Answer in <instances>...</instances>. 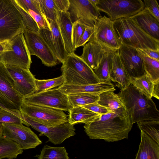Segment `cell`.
<instances>
[{
    "instance_id": "1",
    "label": "cell",
    "mask_w": 159,
    "mask_h": 159,
    "mask_svg": "<svg viewBox=\"0 0 159 159\" xmlns=\"http://www.w3.org/2000/svg\"><path fill=\"white\" fill-rule=\"evenodd\" d=\"M132 126L130 116L123 107L100 115L93 121L85 124L84 127L90 139L113 142L128 139Z\"/></svg>"
},
{
    "instance_id": "2",
    "label": "cell",
    "mask_w": 159,
    "mask_h": 159,
    "mask_svg": "<svg viewBox=\"0 0 159 159\" xmlns=\"http://www.w3.org/2000/svg\"><path fill=\"white\" fill-rule=\"evenodd\" d=\"M117 94L130 116L133 125L142 121H159V111L152 98L132 84Z\"/></svg>"
},
{
    "instance_id": "3",
    "label": "cell",
    "mask_w": 159,
    "mask_h": 159,
    "mask_svg": "<svg viewBox=\"0 0 159 159\" xmlns=\"http://www.w3.org/2000/svg\"><path fill=\"white\" fill-rule=\"evenodd\" d=\"M113 21L114 28L122 45L136 49L159 51V40L145 33L131 18Z\"/></svg>"
},
{
    "instance_id": "4",
    "label": "cell",
    "mask_w": 159,
    "mask_h": 159,
    "mask_svg": "<svg viewBox=\"0 0 159 159\" xmlns=\"http://www.w3.org/2000/svg\"><path fill=\"white\" fill-rule=\"evenodd\" d=\"M62 64L61 70L64 84L88 85L100 83L93 70L75 53L68 54Z\"/></svg>"
},
{
    "instance_id": "5",
    "label": "cell",
    "mask_w": 159,
    "mask_h": 159,
    "mask_svg": "<svg viewBox=\"0 0 159 159\" xmlns=\"http://www.w3.org/2000/svg\"><path fill=\"white\" fill-rule=\"evenodd\" d=\"M26 28L11 0H0V42L10 41L23 34Z\"/></svg>"
},
{
    "instance_id": "6",
    "label": "cell",
    "mask_w": 159,
    "mask_h": 159,
    "mask_svg": "<svg viewBox=\"0 0 159 159\" xmlns=\"http://www.w3.org/2000/svg\"><path fill=\"white\" fill-rule=\"evenodd\" d=\"M1 61L5 65L30 70L32 61L23 34L9 41L6 50L0 54Z\"/></svg>"
},
{
    "instance_id": "7",
    "label": "cell",
    "mask_w": 159,
    "mask_h": 159,
    "mask_svg": "<svg viewBox=\"0 0 159 159\" xmlns=\"http://www.w3.org/2000/svg\"><path fill=\"white\" fill-rule=\"evenodd\" d=\"M88 42L112 51H117L122 45L114 28V21L105 16H100L95 22Z\"/></svg>"
},
{
    "instance_id": "8",
    "label": "cell",
    "mask_w": 159,
    "mask_h": 159,
    "mask_svg": "<svg viewBox=\"0 0 159 159\" xmlns=\"http://www.w3.org/2000/svg\"><path fill=\"white\" fill-rule=\"evenodd\" d=\"M96 6L100 11L106 13L113 21L130 17L144 8L141 0H98Z\"/></svg>"
},
{
    "instance_id": "9",
    "label": "cell",
    "mask_w": 159,
    "mask_h": 159,
    "mask_svg": "<svg viewBox=\"0 0 159 159\" xmlns=\"http://www.w3.org/2000/svg\"><path fill=\"white\" fill-rule=\"evenodd\" d=\"M23 103L53 109L69 111L72 106L67 95L61 92L58 88L37 92L24 97Z\"/></svg>"
},
{
    "instance_id": "10",
    "label": "cell",
    "mask_w": 159,
    "mask_h": 159,
    "mask_svg": "<svg viewBox=\"0 0 159 159\" xmlns=\"http://www.w3.org/2000/svg\"><path fill=\"white\" fill-rule=\"evenodd\" d=\"M23 98L16 90L5 65L0 62V108L21 112Z\"/></svg>"
},
{
    "instance_id": "11",
    "label": "cell",
    "mask_w": 159,
    "mask_h": 159,
    "mask_svg": "<svg viewBox=\"0 0 159 159\" xmlns=\"http://www.w3.org/2000/svg\"><path fill=\"white\" fill-rule=\"evenodd\" d=\"M21 112L33 120L50 126H56L68 122V115L63 111L23 103Z\"/></svg>"
},
{
    "instance_id": "12",
    "label": "cell",
    "mask_w": 159,
    "mask_h": 159,
    "mask_svg": "<svg viewBox=\"0 0 159 159\" xmlns=\"http://www.w3.org/2000/svg\"><path fill=\"white\" fill-rule=\"evenodd\" d=\"M21 112L23 124L28 126H31L40 133L39 136H46L48 138V141L55 145L61 144L65 139L75 134V129L74 125L68 122L56 126L44 125L33 120Z\"/></svg>"
},
{
    "instance_id": "13",
    "label": "cell",
    "mask_w": 159,
    "mask_h": 159,
    "mask_svg": "<svg viewBox=\"0 0 159 159\" xmlns=\"http://www.w3.org/2000/svg\"><path fill=\"white\" fill-rule=\"evenodd\" d=\"M2 124V135L16 143L23 150L35 148L42 143L37 135L23 124Z\"/></svg>"
},
{
    "instance_id": "14",
    "label": "cell",
    "mask_w": 159,
    "mask_h": 159,
    "mask_svg": "<svg viewBox=\"0 0 159 159\" xmlns=\"http://www.w3.org/2000/svg\"><path fill=\"white\" fill-rule=\"evenodd\" d=\"M30 55H35L48 67L55 66L58 60L38 31L26 29L23 33Z\"/></svg>"
},
{
    "instance_id": "15",
    "label": "cell",
    "mask_w": 159,
    "mask_h": 159,
    "mask_svg": "<svg viewBox=\"0 0 159 159\" xmlns=\"http://www.w3.org/2000/svg\"><path fill=\"white\" fill-rule=\"evenodd\" d=\"M70 7L68 11L73 23L78 21L86 26L93 27L101 16L96 5L90 0H69Z\"/></svg>"
},
{
    "instance_id": "16",
    "label": "cell",
    "mask_w": 159,
    "mask_h": 159,
    "mask_svg": "<svg viewBox=\"0 0 159 159\" xmlns=\"http://www.w3.org/2000/svg\"><path fill=\"white\" fill-rule=\"evenodd\" d=\"M47 19L50 29H39L38 32L58 61L62 63L69 54L65 48L57 20Z\"/></svg>"
},
{
    "instance_id": "17",
    "label": "cell",
    "mask_w": 159,
    "mask_h": 159,
    "mask_svg": "<svg viewBox=\"0 0 159 159\" xmlns=\"http://www.w3.org/2000/svg\"><path fill=\"white\" fill-rule=\"evenodd\" d=\"M5 66L16 90L22 97L23 98L37 92L36 79L30 70L16 66Z\"/></svg>"
},
{
    "instance_id": "18",
    "label": "cell",
    "mask_w": 159,
    "mask_h": 159,
    "mask_svg": "<svg viewBox=\"0 0 159 159\" xmlns=\"http://www.w3.org/2000/svg\"><path fill=\"white\" fill-rule=\"evenodd\" d=\"M118 51L121 61L130 77L146 75L143 58L136 49L122 44Z\"/></svg>"
},
{
    "instance_id": "19",
    "label": "cell",
    "mask_w": 159,
    "mask_h": 159,
    "mask_svg": "<svg viewBox=\"0 0 159 159\" xmlns=\"http://www.w3.org/2000/svg\"><path fill=\"white\" fill-rule=\"evenodd\" d=\"M60 91L67 95L75 93H89L99 95L110 90H116L110 80L104 82L88 85H75L63 84L58 87Z\"/></svg>"
},
{
    "instance_id": "20",
    "label": "cell",
    "mask_w": 159,
    "mask_h": 159,
    "mask_svg": "<svg viewBox=\"0 0 159 159\" xmlns=\"http://www.w3.org/2000/svg\"><path fill=\"white\" fill-rule=\"evenodd\" d=\"M130 17L145 33L159 40V21L147 9L144 8Z\"/></svg>"
},
{
    "instance_id": "21",
    "label": "cell",
    "mask_w": 159,
    "mask_h": 159,
    "mask_svg": "<svg viewBox=\"0 0 159 159\" xmlns=\"http://www.w3.org/2000/svg\"><path fill=\"white\" fill-rule=\"evenodd\" d=\"M57 21L62 38L65 48L68 53H74L71 39L73 23L68 11L61 12L57 10Z\"/></svg>"
},
{
    "instance_id": "22",
    "label": "cell",
    "mask_w": 159,
    "mask_h": 159,
    "mask_svg": "<svg viewBox=\"0 0 159 159\" xmlns=\"http://www.w3.org/2000/svg\"><path fill=\"white\" fill-rule=\"evenodd\" d=\"M83 46L82 54L80 57L93 70L97 68L104 54L111 51L92 42H88Z\"/></svg>"
},
{
    "instance_id": "23",
    "label": "cell",
    "mask_w": 159,
    "mask_h": 159,
    "mask_svg": "<svg viewBox=\"0 0 159 159\" xmlns=\"http://www.w3.org/2000/svg\"><path fill=\"white\" fill-rule=\"evenodd\" d=\"M118 50L113 57L110 80L116 83V86L120 90H122L125 89L131 84L130 80V77L121 61Z\"/></svg>"
},
{
    "instance_id": "24",
    "label": "cell",
    "mask_w": 159,
    "mask_h": 159,
    "mask_svg": "<svg viewBox=\"0 0 159 159\" xmlns=\"http://www.w3.org/2000/svg\"><path fill=\"white\" fill-rule=\"evenodd\" d=\"M141 131V142L135 159H159V144Z\"/></svg>"
},
{
    "instance_id": "25",
    "label": "cell",
    "mask_w": 159,
    "mask_h": 159,
    "mask_svg": "<svg viewBox=\"0 0 159 159\" xmlns=\"http://www.w3.org/2000/svg\"><path fill=\"white\" fill-rule=\"evenodd\" d=\"M68 122L72 125L82 123L86 124L95 120L100 115L81 106L72 107L69 111Z\"/></svg>"
},
{
    "instance_id": "26",
    "label": "cell",
    "mask_w": 159,
    "mask_h": 159,
    "mask_svg": "<svg viewBox=\"0 0 159 159\" xmlns=\"http://www.w3.org/2000/svg\"><path fill=\"white\" fill-rule=\"evenodd\" d=\"M117 51H109L105 52L96 69L93 70L100 82L110 80L114 56Z\"/></svg>"
},
{
    "instance_id": "27",
    "label": "cell",
    "mask_w": 159,
    "mask_h": 159,
    "mask_svg": "<svg viewBox=\"0 0 159 159\" xmlns=\"http://www.w3.org/2000/svg\"><path fill=\"white\" fill-rule=\"evenodd\" d=\"M23 151L16 143L2 135L0 136V159L15 158Z\"/></svg>"
},
{
    "instance_id": "28",
    "label": "cell",
    "mask_w": 159,
    "mask_h": 159,
    "mask_svg": "<svg viewBox=\"0 0 159 159\" xmlns=\"http://www.w3.org/2000/svg\"><path fill=\"white\" fill-rule=\"evenodd\" d=\"M114 90L104 92L99 95L97 103L99 105L114 111L119 108L124 107L117 94L114 93Z\"/></svg>"
},
{
    "instance_id": "29",
    "label": "cell",
    "mask_w": 159,
    "mask_h": 159,
    "mask_svg": "<svg viewBox=\"0 0 159 159\" xmlns=\"http://www.w3.org/2000/svg\"><path fill=\"white\" fill-rule=\"evenodd\" d=\"M35 157L38 159H69L65 147H52L46 144L40 154Z\"/></svg>"
},
{
    "instance_id": "30",
    "label": "cell",
    "mask_w": 159,
    "mask_h": 159,
    "mask_svg": "<svg viewBox=\"0 0 159 159\" xmlns=\"http://www.w3.org/2000/svg\"><path fill=\"white\" fill-rule=\"evenodd\" d=\"M137 49L143 58L146 75L154 83L159 81V61L148 57Z\"/></svg>"
},
{
    "instance_id": "31",
    "label": "cell",
    "mask_w": 159,
    "mask_h": 159,
    "mask_svg": "<svg viewBox=\"0 0 159 159\" xmlns=\"http://www.w3.org/2000/svg\"><path fill=\"white\" fill-rule=\"evenodd\" d=\"M69 101L72 107L83 106L97 102L99 95L89 93H79L67 95Z\"/></svg>"
},
{
    "instance_id": "32",
    "label": "cell",
    "mask_w": 159,
    "mask_h": 159,
    "mask_svg": "<svg viewBox=\"0 0 159 159\" xmlns=\"http://www.w3.org/2000/svg\"><path fill=\"white\" fill-rule=\"evenodd\" d=\"M130 84L143 94L152 98L154 83L147 75L138 78L130 77Z\"/></svg>"
},
{
    "instance_id": "33",
    "label": "cell",
    "mask_w": 159,
    "mask_h": 159,
    "mask_svg": "<svg viewBox=\"0 0 159 159\" xmlns=\"http://www.w3.org/2000/svg\"><path fill=\"white\" fill-rule=\"evenodd\" d=\"M137 123L140 130L159 144V121H142Z\"/></svg>"
},
{
    "instance_id": "34",
    "label": "cell",
    "mask_w": 159,
    "mask_h": 159,
    "mask_svg": "<svg viewBox=\"0 0 159 159\" xmlns=\"http://www.w3.org/2000/svg\"><path fill=\"white\" fill-rule=\"evenodd\" d=\"M42 14L49 20H57V9L53 0H38Z\"/></svg>"
},
{
    "instance_id": "35",
    "label": "cell",
    "mask_w": 159,
    "mask_h": 159,
    "mask_svg": "<svg viewBox=\"0 0 159 159\" xmlns=\"http://www.w3.org/2000/svg\"><path fill=\"white\" fill-rule=\"evenodd\" d=\"M0 123L23 124L21 112L0 108Z\"/></svg>"
},
{
    "instance_id": "36",
    "label": "cell",
    "mask_w": 159,
    "mask_h": 159,
    "mask_svg": "<svg viewBox=\"0 0 159 159\" xmlns=\"http://www.w3.org/2000/svg\"><path fill=\"white\" fill-rule=\"evenodd\" d=\"M35 82L37 92H38L60 86L64 83V80L63 77L61 75L57 78L48 80L36 79Z\"/></svg>"
},
{
    "instance_id": "37",
    "label": "cell",
    "mask_w": 159,
    "mask_h": 159,
    "mask_svg": "<svg viewBox=\"0 0 159 159\" xmlns=\"http://www.w3.org/2000/svg\"><path fill=\"white\" fill-rule=\"evenodd\" d=\"M11 1L20 12L26 29L33 31H38L39 28L36 23L31 16L21 7L17 3L15 0H11Z\"/></svg>"
},
{
    "instance_id": "38",
    "label": "cell",
    "mask_w": 159,
    "mask_h": 159,
    "mask_svg": "<svg viewBox=\"0 0 159 159\" xmlns=\"http://www.w3.org/2000/svg\"><path fill=\"white\" fill-rule=\"evenodd\" d=\"M87 26L78 21L73 23L71 39L75 51L76 49L77 45L80 40Z\"/></svg>"
},
{
    "instance_id": "39",
    "label": "cell",
    "mask_w": 159,
    "mask_h": 159,
    "mask_svg": "<svg viewBox=\"0 0 159 159\" xmlns=\"http://www.w3.org/2000/svg\"><path fill=\"white\" fill-rule=\"evenodd\" d=\"M17 3L27 12L29 10L42 14L40 9L38 0H15ZM43 15V14H42Z\"/></svg>"
},
{
    "instance_id": "40",
    "label": "cell",
    "mask_w": 159,
    "mask_h": 159,
    "mask_svg": "<svg viewBox=\"0 0 159 159\" xmlns=\"http://www.w3.org/2000/svg\"><path fill=\"white\" fill-rule=\"evenodd\" d=\"M27 12L35 21L39 29H50L49 22L44 16L41 14L37 13L31 10H29Z\"/></svg>"
},
{
    "instance_id": "41",
    "label": "cell",
    "mask_w": 159,
    "mask_h": 159,
    "mask_svg": "<svg viewBox=\"0 0 159 159\" xmlns=\"http://www.w3.org/2000/svg\"><path fill=\"white\" fill-rule=\"evenodd\" d=\"M144 8L159 21V7L156 0H144Z\"/></svg>"
},
{
    "instance_id": "42",
    "label": "cell",
    "mask_w": 159,
    "mask_h": 159,
    "mask_svg": "<svg viewBox=\"0 0 159 159\" xmlns=\"http://www.w3.org/2000/svg\"><path fill=\"white\" fill-rule=\"evenodd\" d=\"M81 106L100 115L106 114L112 111L108 108L99 105L97 102Z\"/></svg>"
},
{
    "instance_id": "43",
    "label": "cell",
    "mask_w": 159,
    "mask_h": 159,
    "mask_svg": "<svg viewBox=\"0 0 159 159\" xmlns=\"http://www.w3.org/2000/svg\"><path fill=\"white\" fill-rule=\"evenodd\" d=\"M93 31V27H87L76 46V48L84 46L88 42Z\"/></svg>"
},
{
    "instance_id": "44",
    "label": "cell",
    "mask_w": 159,
    "mask_h": 159,
    "mask_svg": "<svg viewBox=\"0 0 159 159\" xmlns=\"http://www.w3.org/2000/svg\"><path fill=\"white\" fill-rule=\"evenodd\" d=\"M57 10L61 12L67 11L70 7L69 0H53Z\"/></svg>"
},
{
    "instance_id": "45",
    "label": "cell",
    "mask_w": 159,
    "mask_h": 159,
    "mask_svg": "<svg viewBox=\"0 0 159 159\" xmlns=\"http://www.w3.org/2000/svg\"><path fill=\"white\" fill-rule=\"evenodd\" d=\"M138 49L148 57L159 61V51H155L151 49Z\"/></svg>"
},
{
    "instance_id": "46",
    "label": "cell",
    "mask_w": 159,
    "mask_h": 159,
    "mask_svg": "<svg viewBox=\"0 0 159 159\" xmlns=\"http://www.w3.org/2000/svg\"><path fill=\"white\" fill-rule=\"evenodd\" d=\"M152 96L159 99V81L154 83Z\"/></svg>"
},
{
    "instance_id": "47",
    "label": "cell",
    "mask_w": 159,
    "mask_h": 159,
    "mask_svg": "<svg viewBox=\"0 0 159 159\" xmlns=\"http://www.w3.org/2000/svg\"><path fill=\"white\" fill-rule=\"evenodd\" d=\"M9 41L0 42V53L6 50L8 43Z\"/></svg>"
},
{
    "instance_id": "48",
    "label": "cell",
    "mask_w": 159,
    "mask_h": 159,
    "mask_svg": "<svg viewBox=\"0 0 159 159\" xmlns=\"http://www.w3.org/2000/svg\"><path fill=\"white\" fill-rule=\"evenodd\" d=\"M3 127L2 124L0 123V136L2 135Z\"/></svg>"
},
{
    "instance_id": "49",
    "label": "cell",
    "mask_w": 159,
    "mask_h": 159,
    "mask_svg": "<svg viewBox=\"0 0 159 159\" xmlns=\"http://www.w3.org/2000/svg\"><path fill=\"white\" fill-rule=\"evenodd\" d=\"M0 54H1V53H0V62H1V60Z\"/></svg>"
},
{
    "instance_id": "50",
    "label": "cell",
    "mask_w": 159,
    "mask_h": 159,
    "mask_svg": "<svg viewBox=\"0 0 159 159\" xmlns=\"http://www.w3.org/2000/svg\"><path fill=\"white\" fill-rule=\"evenodd\" d=\"M8 159H13L8 158Z\"/></svg>"
}]
</instances>
